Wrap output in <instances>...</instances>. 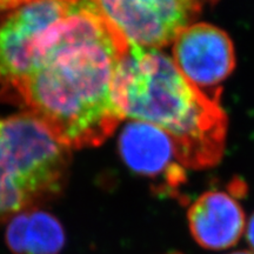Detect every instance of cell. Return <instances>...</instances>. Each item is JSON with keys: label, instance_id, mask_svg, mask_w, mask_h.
Here are the masks:
<instances>
[{"label": "cell", "instance_id": "cell-1", "mask_svg": "<svg viewBox=\"0 0 254 254\" xmlns=\"http://www.w3.org/2000/svg\"><path fill=\"white\" fill-rule=\"evenodd\" d=\"M126 49L93 0H73L38 40L26 75L7 92L68 150L98 146L123 120L113 84Z\"/></svg>", "mask_w": 254, "mask_h": 254}, {"label": "cell", "instance_id": "cell-2", "mask_svg": "<svg viewBox=\"0 0 254 254\" xmlns=\"http://www.w3.org/2000/svg\"><path fill=\"white\" fill-rule=\"evenodd\" d=\"M113 99L123 119L166 132L183 167L204 170L220 161L226 114L218 99L187 80L159 50L127 45L114 77Z\"/></svg>", "mask_w": 254, "mask_h": 254}, {"label": "cell", "instance_id": "cell-3", "mask_svg": "<svg viewBox=\"0 0 254 254\" xmlns=\"http://www.w3.org/2000/svg\"><path fill=\"white\" fill-rule=\"evenodd\" d=\"M68 151L30 113L0 118V222L62 192Z\"/></svg>", "mask_w": 254, "mask_h": 254}, {"label": "cell", "instance_id": "cell-4", "mask_svg": "<svg viewBox=\"0 0 254 254\" xmlns=\"http://www.w3.org/2000/svg\"><path fill=\"white\" fill-rule=\"evenodd\" d=\"M103 17L127 45H168L190 26L201 0H93Z\"/></svg>", "mask_w": 254, "mask_h": 254}, {"label": "cell", "instance_id": "cell-5", "mask_svg": "<svg viewBox=\"0 0 254 254\" xmlns=\"http://www.w3.org/2000/svg\"><path fill=\"white\" fill-rule=\"evenodd\" d=\"M73 0H28L0 23V85L13 88L30 68L34 47Z\"/></svg>", "mask_w": 254, "mask_h": 254}, {"label": "cell", "instance_id": "cell-6", "mask_svg": "<svg viewBox=\"0 0 254 254\" xmlns=\"http://www.w3.org/2000/svg\"><path fill=\"white\" fill-rule=\"evenodd\" d=\"M173 62L199 90H214L233 72L236 55L226 32L200 23L184 28L173 41ZM208 94V93H207Z\"/></svg>", "mask_w": 254, "mask_h": 254}, {"label": "cell", "instance_id": "cell-7", "mask_svg": "<svg viewBox=\"0 0 254 254\" xmlns=\"http://www.w3.org/2000/svg\"><path fill=\"white\" fill-rule=\"evenodd\" d=\"M119 150L127 166L141 176L163 177L174 186L185 178L171 136L152 124L138 120L127 124L120 135Z\"/></svg>", "mask_w": 254, "mask_h": 254}, {"label": "cell", "instance_id": "cell-8", "mask_svg": "<svg viewBox=\"0 0 254 254\" xmlns=\"http://www.w3.org/2000/svg\"><path fill=\"white\" fill-rule=\"evenodd\" d=\"M187 219L192 237L208 250L236 245L246 228L245 213L239 202L220 190L200 195L190 206Z\"/></svg>", "mask_w": 254, "mask_h": 254}, {"label": "cell", "instance_id": "cell-9", "mask_svg": "<svg viewBox=\"0 0 254 254\" xmlns=\"http://www.w3.org/2000/svg\"><path fill=\"white\" fill-rule=\"evenodd\" d=\"M8 221L6 243L13 254H58L65 245L63 225L45 211L25 209Z\"/></svg>", "mask_w": 254, "mask_h": 254}, {"label": "cell", "instance_id": "cell-10", "mask_svg": "<svg viewBox=\"0 0 254 254\" xmlns=\"http://www.w3.org/2000/svg\"><path fill=\"white\" fill-rule=\"evenodd\" d=\"M246 237L247 241H249V244L254 252V214L250 218L249 222L246 224Z\"/></svg>", "mask_w": 254, "mask_h": 254}, {"label": "cell", "instance_id": "cell-11", "mask_svg": "<svg viewBox=\"0 0 254 254\" xmlns=\"http://www.w3.org/2000/svg\"><path fill=\"white\" fill-rule=\"evenodd\" d=\"M231 254H254V253L245 252V251H240V252H234V253H231Z\"/></svg>", "mask_w": 254, "mask_h": 254}, {"label": "cell", "instance_id": "cell-12", "mask_svg": "<svg viewBox=\"0 0 254 254\" xmlns=\"http://www.w3.org/2000/svg\"><path fill=\"white\" fill-rule=\"evenodd\" d=\"M202 1H207V2H215L217 1V0H201V2Z\"/></svg>", "mask_w": 254, "mask_h": 254}]
</instances>
